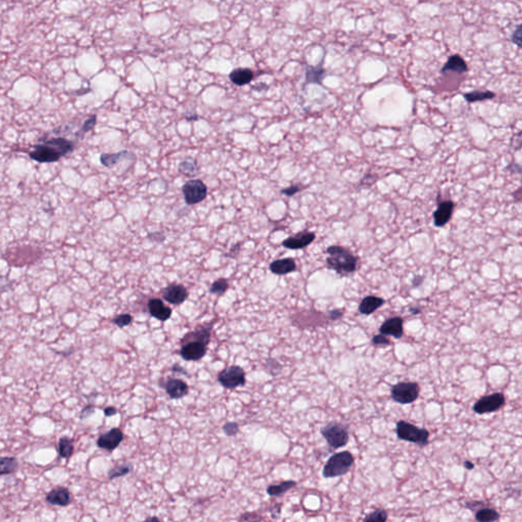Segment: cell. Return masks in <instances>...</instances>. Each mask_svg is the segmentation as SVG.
<instances>
[{
    "label": "cell",
    "instance_id": "obj_21",
    "mask_svg": "<svg viewBox=\"0 0 522 522\" xmlns=\"http://www.w3.org/2000/svg\"><path fill=\"white\" fill-rule=\"evenodd\" d=\"M386 301L380 297L377 296H366L363 298L358 306V311L360 314L370 315L374 313L379 308H380Z\"/></svg>",
    "mask_w": 522,
    "mask_h": 522
},
{
    "label": "cell",
    "instance_id": "obj_14",
    "mask_svg": "<svg viewBox=\"0 0 522 522\" xmlns=\"http://www.w3.org/2000/svg\"><path fill=\"white\" fill-rule=\"evenodd\" d=\"M123 440L122 431L118 428H111L107 432L101 434L97 440V446L100 449L106 450L108 452L115 451Z\"/></svg>",
    "mask_w": 522,
    "mask_h": 522
},
{
    "label": "cell",
    "instance_id": "obj_36",
    "mask_svg": "<svg viewBox=\"0 0 522 522\" xmlns=\"http://www.w3.org/2000/svg\"><path fill=\"white\" fill-rule=\"evenodd\" d=\"M113 322L117 327L122 329V328L128 327V326H130L132 324V322H133V316L131 314H129V313H122V314H119L117 317H115Z\"/></svg>",
    "mask_w": 522,
    "mask_h": 522
},
{
    "label": "cell",
    "instance_id": "obj_5",
    "mask_svg": "<svg viewBox=\"0 0 522 522\" xmlns=\"http://www.w3.org/2000/svg\"><path fill=\"white\" fill-rule=\"evenodd\" d=\"M320 433L332 449L343 448L350 440L347 427L341 422L337 421L330 422L329 425L321 427Z\"/></svg>",
    "mask_w": 522,
    "mask_h": 522
},
{
    "label": "cell",
    "instance_id": "obj_19",
    "mask_svg": "<svg viewBox=\"0 0 522 522\" xmlns=\"http://www.w3.org/2000/svg\"><path fill=\"white\" fill-rule=\"evenodd\" d=\"M325 60V56L322 57L320 64L316 66H309L307 65L305 68V85L308 84H315L322 86V82H324L325 78L327 77V71L322 66Z\"/></svg>",
    "mask_w": 522,
    "mask_h": 522
},
{
    "label": "cell",
    "instance_id": "obj_32",
    "mask_svg": "<svg viewBox=\"0 0 522 522\" xmlns=\"http://www.w3.org/2000/svg\"><path fill=\"white\" fill-rule=\"evenodd\" d=\"M229 289V282L227 279H218L211 285L209 292L215 295H223Z\"/></svg>",
    "mask_w": 522,
    "mask_h": 522
},
{
    "label": "cell",
    "instance_id": "obj_27",
    "mask_svg": "<svg viewBox=\"0 0 522 522\" xmlns=\"http://www.w3.org/2000/svg\"><path fill=\"white\" fill-rule=\"evenodd\" d=\"M463 97L465 100L468 102V103H475V102H478V101H484V100H490V99H493L496 97V94L492 91H472V92H468V93H464L463 94Z\"/></svg>",
    "mask_w": 522,
    "mask_h": 522
},
{
    "label": "cell",
    "instance_id": "obj_4",
    "mask_svg": "<svg viewBox=\"0 0 522 522\" xmlns=\"http://www.w3.org/2000/svg\"><path fill=\"white\" fill-rule=\"evenodd\" d=\"M396 432L398 439L416 444L420 447H426L429 443V431L427 429L420 428L405 420L397 422Z\"/></svg>",
    "mask_w": 522,
    "mask_h": 522
},
{
    "label": "cell",
    "instance_id": "obj_46",
    "mask_svg": "<svg viewBox=\"0 0 522 522\" xmlns=\"http://www.w3.org/2000/svg\"><path fill=\"white\" fill-rule=\"evenodd\" d=\"M410 311H411V312H412V313H414V314H416V313H419V312H420V310H419V309H414V308H411V309H410Z\"/></svg>",
    "mask_w": 522,
    "mask_h": 522
},
{
    "label": "cell",
    "instance_id": "obj_43",
    "mask_svg": "<svg viewBox=\"0 0 522 522\" xmlns=\"http://www.w3.org/2000/svg\"><path fill=\"white\" fill-rule=\"evenodd\" d=\"M94 412V407L93 406H88L86 407L83 411L81 412V418H87L89 417L92 413Z\"/></svg>",
    "mask_w": 522,
    "mask_h": 522
},
{
    "label": "cell",
    "instance_id": "obj_6",
    "mask_svg": "<svg viewBox=\"0 0 522 522\" xmlns=\"http://www.w3.org/2000/svg\"><path fill=\"white\" fill-rule=\"evenodd\" d=\"M420 394L419 384L415 381H400L391 388L392 399L399 404H411Z\"/></svg>",
    "mask_w": 522,
    "mask_h": 522
},
{
    "label": "cell",
    "instance_id": "obj_38",
    "mask_svg": "<svg viewBox=\"0 0 522 522\" xmlns=\"http://www.w3.org/2000/svg\"><path fill=\"white\" fill-rule=\"evenodd\" d=\"M222 429L227 436L233 437L239 432V426L238 424H236V422H228V424L223 426Z\"/></svg>",
    "mask_w": 522,
    "mask_h": 522
},
{
    "label": "cell",
    "instance_id": "obj_15",
    "mask_svg": "<svg viewBox=\"0 0 522 522\" xmlns=\"http://www.w3.org/2000/svg\"><path fill=\"white\" fill-rule=\"evenodd\" d=\"M380 333L384 335H390L395 339H401L404 334V320L400 316H394L387 320H384L380 328Z\"/></svg>",
    "mask_w": 522,
    "mask_h": 522
},
{
    "label": "cell",
    "instance_id": "obj_34",
    "mask_svg": "<svg viewBox=\"0 0 522 522\" xmlns=\"http://www.w3.org/2000/svg\"><path fill=\"white\" fill-rule=\"evenodd\" d=\"M96 121H97V117H96V115H93V116L89 117L88 119H87L84 121L82 128H81L80 131L76 134V136L82 139L85 134H87V133L90 132V131H92V130L94 129V127H95V125H96Z\"/></svg>",
    "mask_w": 522,
    "mask_h": 522
},
{
    "label": "cell",
    "instance_id": "obj_22",
    "mask_svg": "<svg viewBox=\"0 0 522 522\" xmlns=\"http://www.w3.org/2000/svg\"><path fill=\"white\" fill-rule=\"evenodd\" d=\"M46 501L51 505L64 507L71 503V494L68 489L58 487L47 494Z\"/></svg>",
    "mask_w": 522,
    "mask_h": 522
},
{
    "label": "cell",
    "instance_id": "obj_28",
    "mask_svg": "<svg viewBox=\"0 0 522 522\" xmlns=\"http://www.w3.org/2000/svg\"><path fill=\"white\" fill-rule=\"evenodd\" d=\"M500 519L499 512L492 508H479L475 513V520L479 522H493Z\"/></svg>",
    "mask_w": 522,
    "mask_h": 522
},
{
    "label": "cell",
    "instance_id": "obj_33",
    "mask_svg": "<svg viewBox=\"0 0 522 522\" xmlns=\"http://www.w3.org/2000/svg\"><path fill=\"white\" fill-rule=\"evenodd\" d=\"M388 512L384 509H377V510L370 512L364 518V522L374 521V522H386L388 520Z\"/></svg>",
    "mask_w": 522,
    "mask_h": 522
},
{
    "label": "cell",
    "instance_id": "obj_26",
    "mask_svg": "<svg viewBox=\"0 0 522 522\" xmlns=\"http://www.w3.org/2000/svg\"><path fill=\"white\" fill-rule=\"evenodd\" d=\"M296 486H297L296 481H294V480H285V481H283V482H281L279 484H271V486H269L267 488L266 493L270 497H279V496H282V495L285 494L287 492H289L290 490H292Z\"/></svg>",
    "mask_w": 522,
    "mask_h": 522
},
{
    "label": "cell",
    "instance_id": "obj_40",
    "mask_svg": "<svg viewBox=\"0 0 522 522\" xmlns=\"http://www.w3.org/2000/svg\"><path fill=\"white\" fill-rule=\"evenodd\" d=\"M299 191H300V187H299V186H297V185H292V186H290L289 188H285V189L282 190L281 193L284 194V195H285V196H289V197H290V196H294L295 194H297Z\"/></svg>",
    "mask_w": 522,
    "mask_h": 522
},
{
    "label": "cell",
    "instance_id": "obj_10",
    "mask_svg": "<svg viewBox=\"0 0 522 522\" xmlns=\"http://www.w3.org/2000/svg\"><path fill=\"white\" fill-rule=\"evenodd\" d=\"M181 346L180 355L186 361H199L207 353V345L200 342H186Z\"/></svg>",
    "mask_w": 522,
    "mask_h": 522
},
{
    "label": "cell",
    "instance_id": "obj_35",
    "mask_svg": "<svg viewBox=\"0 0 522 522\" xmlns=\"http://www.w3.org/2000/svg\"><path fill=\"white\" fill-rule=\"evenodd\" d=\"M131 470H132V467L130 465H119V466L114 467L111 470H109L108 477L109 479H114L119 476L127 475L128 474H130Z\"/></svg>",
    "mask_w": 522,
    "mask_h": 522
},
{
    "label": "cell",
    "instance_id": "obj_11",
    "mask_svg": "<svg viewBox=\"0 0 522 522\" xmlns=\"http://www.w3.org/2000/svg\"><path fill=\"white\" fill-rule=\"evenodd\" d=\"M161 296L164 299L172 305L183 304L189 296V293L181 284H170L161 291Z\"/></svg>",
    "mask_w": 522,
    "mask_h": 522
},
{
    "label": "cell",
    "instance_id": "obj_39",
    "mask_svg": "<svg viewBox=\"0 0 522 522\" xmlns=\"http://www.w3.org/2000/svg\"><path fill=\"white\" fill-rule=\"evenodd\" d=\"M522 26L521 24H517L516 29L514 30V32L512 33V36H511V41L512 43H514L518 48H521V41H522Z\"/></svg>",
    "mask_w": 522,
    "mask_h": 522
},
{
    "label": "cell",
    "instance_id": "obj_47",
    "mask_svg": "<svg viewBox=\"0 0 522 522\" xmlns=\"http://www.w3.org/2000/svg\"><path fill=\"white\" fill-rule=\"evenodd\" d=\"M146 520H147V521H148V520H157V521H158L159 518H157V517H148Z\"/></svg>",
    "mask_w": 522,
    "mask_h": 522
},
{
    "label": "cell",
    "instance_id": "obj_17",
    "mask_svg": "<svg viewBox=\"0 0 522 522\" xmlns=\"http://www.w3.org/2000/svg\"><path fill=\"white\" fill-rule=\"evenodd\" d=\"M454 202L451 200L439 202L437 210L433 213V223L437 228H444L452 217Z\"/></svg>",
    "mask_w": 522,
    "mask_h": 522
},
{
    "label": "cell",
    "instance_id": "obj_13",
    "mask_svg": "<svg viewBox=\"0 0 522 522\" xmlns=\"http://www.w3.org/2000/svg\"><path fill=\"white\" fill-rule=\"evenodd\" d=\"M315 234L309 231H302L298 234L289 237L283 241L282 245L291 250H300L303 248L309 246L315 240Z\"/></svg>",
    "mask_w": 522,
    "mask_h": 522
},
{
    "label": "cell",
    "instance_id": "obj_16",
    "mask_svg": "<svg viewBox=\"0 0 522 522\" xmlns=\"http://www.w3.org/2000/svg\"><path fill=\"white\" fill-rule=\"evenodd\" d=\"M214 324V320L211 322V324H206V325L196 327V329L194 331L189 332H187L184 335V338L181 340V344L182 343H186V342L195 341V342L203 343V344L208 346V344L210 342L211 331H213Z\"/></svg>",
    "mask_w": 522,
    "mask_h": 522
},
{
    "label": "cell",
    "instance_id": "obj_37",
    "mask_svg": "<svg viewBox=\"0 0 522 522\" xmlns=\"http://www.w3.org/2000/svg\"><path fill=\"white\" fill-rule=\"evenodd\" d=\"M371 342L376 346H390L392 344L391 340L388 338V335H384L381 333L374 335Z\"/></svg>",
    "mask_w": 522,
    "mask_h": 522
},
{
    "label": "cell",
    "instance_id": "obj_1",
    "mask_svg": "<svg viewBox=\"0 0 522 522\" xmlns=\"http://www.w3.org/2000/svg\"><path fill=\"white\" fill-rule=\"evenodd\" d=\"M73 142L65 137L50 138L33 146V150L29 152L30 157L40 164L56 163L73 151Z\"/></svg>",
    "mask_w": 522,
    "mask_h": 522
},
{
    "label": "cell",
    "instance_id": "obj_31",
    "mask_svg": "<svg viewBox=\"0 0 522 522\" xmlns=\"http://www.w3.org/2000/svg\"><path fill=\"white\" fill-rule=\"evenodd\" d=\"M18 460L14 457L0 458V475H10L18 468Z\"/></svg>",
    "mask_w": 522,
    "mask_h": 522
},
{
    "label": "cell",
    "instance_id": "obj_20",
    "mask_svg": "<svg viewBox=\"0 0 522 522\" xmlns=\"http://www.w3.org/2000/svg\"><path fill=\"white\" fill-rule=\"evenodd\" d=\"M269 269L277 276H285L297 269L296 261L293 258H283L272 261L269 265Z\"/></svg>",
    "mask_w": 522,
    "mask_h": 522
},
{
    "label": "cell",
    "instance_id": "obj_12",
    "mask_svg": "<svg viewBox=\"0 0 522 522\" xmlns=\"http://www.w3.org/2000/svg\"><path fill=\"white\" fill-rule=\"evenodd\" d=\"M160 386L166 390V394L172 400L182 399L189 393L187 382L176 378H168L164 382L160 381Z\"/></svg>",
    "mask_w": 522,
    "mask_h": 522
},
{
    "label": "cell",
    "instance_id": "obj_7",
    "mask_svg": "<svg viewBox=\"0 0 522 522\" xmlns=\"http://www.w3.org/2000/svg\"><path fill=\"white\" fill-rule=\"evenodd\" d=\"M245 376V371L241 366L231 365L219 372L217 380L223 388L234 390L244 386L246 382Z\"/></svg>",
    "mask_w": 522,
    "mask_h": 522
},
{
    "label": "cell",
    "instance_id": "obj_8",
    "mask_svg": "<svg viewBox=\"0 0 522 522\" xmlns=\"http://www.w3.org/2000/svg\"><path fill=\"white\" fill-rule=\"evenodd\" d=\"M506 403L505 396L502 393H494L488 396H483L475 403L474 411L476 414L492 413L500 410Z\"/></svg>",
    "mask_w": 522,
    "mask_h": 522
},
{
    "label": "cell",
    "instance_id": "obj_3",
    "mask_svg": "<svg viewBox=\"0 0 522 522\" xmlns=\"http://www.w3.org/2000/svg\"><path fill=\"white\" fill-rule=\"evenodd\" d=\"M355 459L351 452L343 451L333 454L327 461L324 469H322V476L326 478H332L342 476L349 472L354 465Z\"/></svg>",
    "mask_w": 522,
    "mask_h": 522
},
{
    "label": "cell",
    "instance_id": "obj_18",
    "mask_svg": "<svg viewBox=\"0 0 522 522\" xmlns=\"http://www.w3.org/2000/svg\"><path fill=\"white\" fill-rule=\"evenodd\" d=\"M148 311L150 315L159 321H166L171 316V308L166 306L163 300L158 299V298H152L148 301L147 304Z\"/></svg>",
    "mask_w": 522,
    "mask_h": 522
},
{
    "label": "cell",
    "instance_id": "obj_29",
    "mask_svg": "<svg viewBox=\"0 0 522 522\" xmlns=\"http://www.w3.org/2000/svg\"><path fill=\"white\" fill-rule=\"evenodd\" d=\"M179 171L184 176L191 177L196 175L199 171V166L197 160L194 158H187L181 161L179 165Z\"/></svg>",
    "mask_w": 522,
    "mask_h": 522
},
{
    "label": "cell",
    "instance_id": "obj_9",
    "mask_svg": "<svg viewBox=\"0 0 522 522\" xmlns=\"http://www.w3.org/2000/svg\"><path fill=\"white\" fill-rule=\"evenodd\" d=\"M185 201L189 205L202 202L207 196V186L201 180H190L182 187Z\"/></svg>",
    "mask_w": 522,
    "mask_h": 522
},
{
    "label": "cell",
    "instance_id": "obj_25",
    "mask_svg": "<svg viewBox=\"0 0 522 522\" xmlns=\"http://www.w3.org/2000/svg\"><path fill=\"white\" fill-rule=\"evenodd\" d=\"M130 155H132V153L127 150H122L117 153H103L100 155V163L106 167H113L120 163L121 160L127 159Z\"/></svg>",
    "mask_w": 522,
    "mask_h": 522
},
{
    "label": "cell",
    "instance_id": "obj_41",
    "mask_svg": "<svg viewBox=\"0 0 522 522\" xmlns=\"http://www.w3.org/2000/svg\"><path fill=\"white\" fill-rule=\"evenodd\" d=\"M329 318L331 320H338L344 315V309H333L329 311Z\"/></svg>",
    "mask_w": 522,
    "mask_h": 522
},
{
    "label": "cell",
    "instance_id": "obj_30",
    "mask_svg": "<svg viewBox=\"0 0 522 522\" xmlns=\"http://www.w3.org/2000/svg\"><path fill=\"white\" fill-rule=\"evenodd\" d=\"M58 453L61 458L70 459L73 453V441L69 437H63L58 442Z\"/></svg>",
    "mask_w": 522,
    "mask_h": 522
},
{
    "label": "cell",
    "instance_id": "obj_23",
    "mask_svg": "<svg viewBox=\"0 0 522 522\" xmlns=\"http://www.w3.org/2000/svg\"><path fill=\"white\" fill-rule=\"evenodd\" d=\"M468 71V67L464 58L459 54H453L451 55L445 65L442 68V73H446L449 71L457 72V73H465Z\"/></svg>",
    "mask_w": 522,
    "mask_h": 522
},
{
    "label": "cell",
    "instance_id": "obj_24",
    "mask_svg": "<svg viewBox=\"0 0 522 522\" xmlns=\"http://www.w3.org/2000/svg\"><path fill=\"white\" fill-rule=\"evenodd\" d=\"M231 82L237 86H245L250 84L254 78L252 70L247 68H239L232 71L229 74Z\"/></svg>",
    "mask_w": 522,
    "mask_h": 522
},
{
    "label": "cell",
    "instance_id": "obj_44",
    "mask_svg": "<svg viewBox=\"0 0 522 522\" xmlns=\"http://www.w3.org/2000/svg\"><path fill=\"white\" fill-rule=\"evenodd\" d=\"M118 409L116 407H106L104 409V414L105 416L107 417H110V416H114L116 414H118Z\"/></svg>",
    "mask_w": 522,
    "mask_h": 522
},
{
    "label": "cell",
    "instance_id": "obj_45",
    "mask_svg": "<svg viewBox=\"0 0 522 522\" xmlns=\"http://www.w3.org/2000/svg\"><path fill=\"white\" fill-rule=\"evenodd\" d=\"M464 467L466 469H468V470H472V469L475 468V464L472 463V462H470V461H468V460H466V461H464Z\"/></svg>",
    "mask_w": 522,
    "mask_h": 522
},
{
    "label": "cell",
    "instance_id": "obj_2",
    "mask_svg": "<svg viewBox=\"0 0 522 522\" xmlns=\"http://www.w3.org/2000/svg\"><path fill=\"white\" fill-rule=\"evenodd\" d=\"M327 267L338 273L341 277H349L357 269L358 257L352 251L343 246L332 245L328 247Z\"/></svg>",
    "mask_w": 522,
    "mask_h": 522
},
{
    "label": "cell",
    "instance_id": "obj_42",
    "mask_svg": "<svg viewBox=\"0 0 522 522\" xmlns=\"http://www.w3.org/2000/svg\"><path fill=\"white\" fill-rule=\"evenodd\" d=\"M483 506V503L480 502V501H470V502H466L465 503V507L470 509V510H476V508H481Z\"/></svg>",
    "mask_w": 522,
    "mask_h": 522
}]
</instances>
